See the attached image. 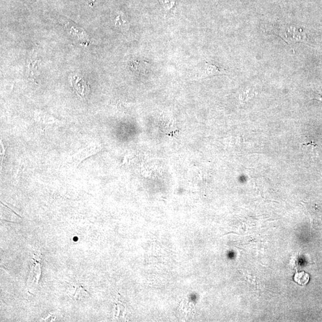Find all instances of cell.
Instances as JSON below:
<instances>
[{"instance_id":"cell-1","label":"cell","mask_w":322,"mask_h":322,"mask_svg":"<svg viewBox=\"0 0 322 322\" xmlns=\"http://www.w3.org/2000/svg\"><path fill=\"white\" fill-rule=\"evenodd\" d=\"M280 37L285 39L287 42L293 43L304 41L305 34L300 30H297L296 27H286L284 29L280 30Z\"/></svg>"},{"instance_id":"cell-2","label":"cell","mask_w":322,"mask_h":322,"mask_svg":"<svg viewBox=\"0 0 322 322\" xmlns=\"http://www.w3.org/2000/svg\"><path fill=\"white\" fill-rule=\"evenodd\" d=\"M71 83L77 94L82 99H85L89 94V85L84 81V79L74 75L71 77Z\"/></svg>"},{"instance_id":"cell-3","label":"cell","mask_w":322,"mask_h":322,"mask_svg":"<svg viewBox=\"0 0 322 322\" xmlns=\"http://www.w3.org/2000/svg\"><path fill=\"white\" fill-rule=\"evenodd\" d=\"M35 259V258H34ZM41 274L40 263L38 262L37 260L35 259L34 263L33 264L31 269V274L29 276L28 280V285L34 287L37 284L38 280L40 279Z\"/></svg>"},{"instance_id":"cell-4","label":"cell","mask_w":322,"mask_h":322,"mask_svg":"<svg viewBox=\"0 0 322 322\" xmlns=\"http://www.w3.org/2000/svg\"><path fill=\"white\" fill-rule=\"evenodd\" d=\"M294 281L300 286H306L310 281V275L304 272H297L294 275Z\"/></svg>"},{"instance_id":"cell-5","label":"cell","mask_w":322,"mask_h":322,"mask_svg":"<svg viewBox=\"0 0 322 322\" xmlns=\"http://www.w3.org/2000/svg\"><path fill=\"white\" fill-rule=\"evenodd\" d=\"M226 73L225 70L223 69L217 67L214 64H207L206 65L205 75L206 76H213L217 75H224Z\"/></svg>"},{"instance_id":"cell-6","label":"cell","mask_w":322,"mask_h":322,"mask_svg":"<svg viewBox=\"0 0 322 322\" xmlns=\"http://www.w3.org/2000/svg\"><path fill=\"white\" fill-rule=\"evenodd\" d=\"M84 293H86V291L82 286H73V290L71 291L70 296L74 299L77 300L80 298L81 297L84 296Z\"/></svg>"},{"instance_id":"cell-7","label":"cell","mask_w":322,"mask_h":322,"mask_svg":"<svg viewBox=\"0 0 322 322\" xmlns=\"http://www.w3.org/2000/svg\"><path fill=\"white\" fill-rule=\"evenodd\" d=\"M313 98L319 101H322V86L319 87L314 93Z\"/></svg>"},{"instance_id":"cell-8","label":"cell","mask_w":322,"mask_h":322,"mask_svg":"<svg viewBox=\"0 0 322 322\" xmlns=\"http://www.w3.org/2000/svg\"><path fill=\"white\" fill-rule=\"evenodd\" d=\"M100 1L101 0H86L87 3L91 7L94 6L95 5L98 4Z\"/></svg>"}]
</instances>
